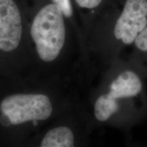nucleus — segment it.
<instances>
[{
    "label": "nucleus",
    "mask_w": 147,
    "mask_h": 147,
    "mask_svg": "<svg viewBox=\"0 0 147 147\" xmlns=\"http://www.w3.org/2000/svg\"><path fill=\"white\" fill-rule=\"evenodd\" d=\"M131 47V53L127 59L146 79L147 78V26L140 33Z\"/></svg>",
    "instance_id": "7"
},
{
    "label": "nucleus",
    "mask_w": 147,
    "mask_h": 147,
    "mask_svg": "<svg viewBox=\"0 0 147 147\" xmlns=\"http://www.w3.org/2000/svg\"><path fill=\"white\" fill-rule=\"evenodd\" d=\"M147 26V0H125L112 23L97 28L91 47L100 59L103 69L121 56Z\"/></svg>",
    "instance_id": "2"
},
{
    "label": "nucleus",
    "mask_w": 147,
    "mask_h": 147,
    "mask_svg": "<svg viewBox=\"0 0 147 147\" xmlns=\"http://www.w3.org/2000/svg\"><path fill=\"white\" fill-rule=\"evenodd\" d=\"M76 145V134L70 127H56L46 134L42 139V147H73Z\"/></svg>",
    "instance_id": "6"
},
{
    "label": "nucleus",
    "mask_w": 147,
    "mask_h": 147,
    "mask_svg": "<svg viewBox=\"0 0 147 147\" xmlns=\"http://www.w3.org/2000/svg\"><path fill=\"white\" fill-rule=\"evenodd\" d=\"M145 78L121 57L103 69L92 100L91 118L96 125L129 133L147 117Z\"/></svg>",
    "instance_id": "1"
},
{
    "label": "nucleus",
    "mask_w": 147,
    "mask_h": 147,
    "mask_svg": "<svg viewBox=\"0 0 147 147\" xmlns=\"http://www.w3.org/2000/svg\"><path fill=\"white\" fill-rule=\"evenodd\" d=\"M64 17L61 9L53 3L42 8L34 18L31 35L44 61H54L63 51L67 37Z\"/></svg>",
    "instance_id": "3"
},
{
    "label": "nucleus",
    "mask_w": 147,
    "mask_h": 147,
    "mask_svg": "<svg viewBox=\"0 0 147 147\" xmlns=\"http://www.w3.org/2000/svg\"><path fill=\"white\" fill-rule=\"evenodd\" d=\"M80 8L93 10L98 8L104 2V0H75Z\"/></svg>",
    "instance_id": "9"
},
{
    "label": "nucleus",
    "mask_w": 147,
    "mask_h": 147,
    "mask_svg": "<svg viewBox=\"0 0 147 147\" xmlns=\"http://www.w3.org/2000/svg\"><path fill=\"white\" fill-rule=\"evenodd\" d=\"M0 110L10 123L19 125L49 119L53 114V106L46 95L16 94L3 100Z\"/></svg>",
    "instance_id": "4"
},
{
    "label": "nucleus",
    "mask_w": 147,
    "mask_h": 147,
    "mask_svg": "<svg viewBox=\"0 0 147 147\" xmlns=\"http://www.w3.org/2000/svg\"><path fill=\"white\" fill-rule=\"evenodd\" d=\"M52 1L61 9L65 17L70 18L72 16L73 9L70 0H52Z\"/></svg>",
    "instance_id": "8"
},
{
    "label": "nucleus",
    "mask_w": 147,
    "mask_h": 147,
    "mask_svg": "<svg viewBox=\"0 0 147 147\" xmlns=\"http://www.w3.org/2000/svg\"><path fill=\"white\" fill-rule=\"evenodd\" d=\"M22 21L13 0H0V49L10 52L21 41Z\"/></svg>",
    "instance_id": "5"
}]
</instances>
